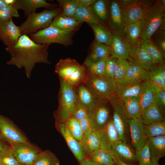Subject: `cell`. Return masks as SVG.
<instances>
[{
  "label": "cell",
  "mask_w": 165,
  "mask_h": 165,
  "mask_svg": "<svg viewBox=\"0 0 165 165\" xmlns=\"http://www.w3.org/2000/svg\"><path fill=\"white\" fill-rule=\"evenodd\" d=\"M49 46L37 44L28 35H21L14 45L6 48L11 57L6 64L19 69L24 68L27 77L29 78L36 64H51L48 59Z\"/></svg>",
  "instance_id": "6da1fadb"
},
{
  "label": "cell",
  "mask_w": 165,
  "mask_h": 165,
  "mask_svg": "<svg viewBox=\"0 0 165 165\" xmlns=\"http://www.w3.org/2000/svg\"><path fill=\"white\" fill-rule=\"evenodd\" d=\"M55 71L59 78L75 88L85 84L88 76L83 65L70 58L61 59L55 65Z\"/></svg>",
  "instance_id": "7a4b0ae2"
},
{
  "label": "cell",
  "mask_w": 165,
  "mask_h": 165,
  "mask_svg": "<svg viewBox=\"0 0 165 165\" xmlns=\"http://www.w3.org/2000/svg\"><path fill=\"white\" fill-rule=\"evenodd\" d=\"M60 88L58 94V106L54 114L57 123H64L70 117L77 103L75 88L59 78Z\"/></svg>",
  "instance_id": "3957f363"
},
{
  "label": "cell",
  "mask_w": 165,
  "mask_h": 165,
  "mask_svg": "<svg viewBox=\"0 0 165 165\" xmlns=\"http://www.w3.org/2000/svg\"><path fill=\"white\" fill-rule=\"evenodd\" d=\"M60 13L59 7L46 9L27 16L26 20L19 26L21 35L33 34L48 28L54 17Z\"/></svg>",
  "instance_id": "277c9868"
},
{
  "label": "cell",
  "mask_w": 165,
  "mask_h": 165,
  "mask_svg": "<svg viewBox=\"0 0 165 165\" xmlns=\"http://www.w3.org/2000/svg\"><path fill=\"white\" fill-rule=\"evenodd\" d=\"M165 11L156 2L152 4L147 9L140 21L141 28L140 38L149 40L159 30L163 18Z\"/></svg>",
  "instance_id": "5b68a950"
},
{
  "label": "cell",
  "mask_w": 165,
  "mask_h": 165,
  "mask_svg": "<svg viewBox=\"0 0 165 165\" xmlns=\"http://www.w3.org/2000/svg\"><path fill=\"white\" fill-rule=\"evenodd\" d=\"M74 32L63 30L51 26L36 33L29 35L30 38L38 44L57 43L68 46L73 43Z\"/></svg>",
  "instance_id": "8992f818"
},
{
  "label": "cell",
  "mask_w": 165,
  "mask_h": 165,
  "mask_svg": "<svg viewBox=\"0 0 165 165\" xmlns=\"http://www.w3.org/2000/svg\"><path fill=\"white\" fill-rule=\"evenodd\" d=\"M85 84L98 101H108L117 89L115 81L105 76L88 75Z\"/></svg>",
  "instance_id": "52a82bcc"
},
{
  "label": "cell",
  "mask_w": 165,
  "mask_h": 165,
  "mask_svg": "<svg viewBox=\"0 0 165 165\" xmlns=\"http://www.w3.org/2000/svg\"><path fill=\"white\" fill-rule=\"evenodd\" d=\"M118 1L125 25L140 22L147 9L152 4L150 1L147 0H121Z\"/></svg>",
  "instance_id": "ba28073f"
},
{
  "label": "cell",
  "mask_w": 165,
  "mask_h": 165,
  "mask_svg": "<svg viewBox=\"0 0 165 165\" xmlns=\"http://www.w3.org/2000/svg\"><path fill=\"white\" fill-rule=\"evenodd\" d=\"M112 106L113 113L112 119L118 134L119 140L126 142V126L127 121L130 119L126 109L123 101L114 95L108 100Z\"/></svg>",
  "instance_id": "9c48e42d"
},
{
  "label": "cell",
  "mask_w": 165,
  "mask_h": 165,
  "mask_svg": "<svg viewBox=\"0 0 165 165\" xmlns=\"http://www.w3.org/2000/svg\"><path fill=\"white\" fill-rule=\"evenodd\" d=\"M0 138L10 146L19 143L30 142L10 119L0 114Z\"/></svg>",
  "instance_id": "30bf717a"
},
{
  "label": "cell",
  "mask_w": 165,
  "mask_h": 165,
  "mask_svg": "<svg viewBox=\"0 0 165 165\" xmlns=\"http://www.w3.org/2000/svg\"><path fill=\"white\" fill-rule=\"evenodd\" d=\"M10 147L19 163L25 165H31L42 151L30 142L16 143L10 146Z\"/></svg>",
  "instance_id": "8fae6325"
},
{
  "label": "cell",
  "mask_w": 165,
  "mask_h": 165,
  "mask_svg": "<svg viewBox=\"0 0 165 165\" xmlns=\"http://www.w3.org/2000/svg\"><path fill=\"white\" fill-rule=\"evenodd\" d=\"M130 46L122 32L112 31L110 44L108 46L110 56L118 59L128 60Z\"/></svg>",
  "instance_id": "7c38bea8"
},
{
  "label": "cell",
  "mask_w": 165,
  "mask_h": 165,
  "mask_svg": "<svg viewBox=\"0 0 165 165\" xmlns=\"http://www.w3.org/2000/svg\"><path fill=\"white\" fill-rule=\"evenodd\" d=\"M108 101H97L94 108L90 111L89 117L92 128L95 130L103 127L109 120L110 111Z\"/></svg>",
  "instance_id": "4fadbf2b"
},
{
  "label": "cell",
  "mask_w": 165,
  "mask_h": 165,
  "mask_svg": "<svg viewBox=\"0 0 165 165\" xmlns=\"http://www.w3.org/2000/svg\"><path fill=\"white\" fill-rule=\"evenodd\" d=\"M96 132L100 148L111 151L113 145L119 140L118 134L112 119H109L103 127L96 130Z\"/></svg>",
  "instance_id": "5bb4252c"
},
{
  "label": "cell",
  "mask_w": 165,
  "mask_h": 165,
  "mask_svg": "<svg viewBox=\"0 0 165 165\" xmlns=\"http://www.w3.org/2000/svg\"><path fill=\"white\" fill-rule=\"evenodd\" d=\"M128 61L149 72L153 70L157 65L155 64L148 53L141 46L139 42L135 45L131 46Z\"/></svg>",
  "instance_id": "9a60e30c"
},
{
  "label": "cell",
  "mask_w": 165,
  "mask_h": 165,
  "mask_svg": "<svg viewBox=\"0 0 165 165\" xmlns=\"http://www.w3.org/2000/svg\"><path fill=\"white\" fill-rule=\"evenodd\" d=\"M21 36L19 26L15 24L12 18L6 22L0 23V39L7 47L14 45Z\"/></svg>",
  "instance_id": "2e32d148"
},
{
  "label": "cell",
  "mask_w": 165,
  "mask_h": 165,
  "mask_svg": "<svg viewBox=\"0 0 165 165\" xmlns=\"http://www.w3.org/2000/svg\"><path fill=\"white\" fill-rule=\"evenodd\" d=\"M58 129L64 137L69 148L80 163L86 159V154L80 142L70 133L63 123H57Z\"/></svg>",
  "instance_id": "e0dca14e"
},
{
  "label": "cell",
  "mask_w": 165,
  "mask_h": 165,
  "mask_svg": "<svg viewBox=\"0 0 165 165\" xmlns=\"http://www.w3.org/2000/svg\"><path fill=\"white\" fill-rule=\"evenodd\" d=\"M127 124L130 127L132 144L137 150L143 146L147 140L142 119H130L127 121Z\"/></svg>",
  "instance_id": "ac0fdd59"
},
{
  "label": "cell",
  "mask_w": 165,
  "mask_h": 165,
  "mask_svg": "<svg viewBox=\"0 0 165 165\" xmlns=\"http://www.w3.org/2000/svg\"><path fill=\"white\" fill-rule=\"evenodd\" d=\"M143 82H130L123 80L119 81L116 82L117 89L115 95L122 100L128 98L138 97L142 89Z\"/></svg>",
  "instance_id": "d6986e66"
},
{
  "label": "cell",
  "mask_w": 165,
  "mask_h": 165,
  "mask_svg": "<svg viewBox=\"0 0 165 165\" xmlns=\"http://www.w3.org/2000/svg\"><path fill=\"white\" fill-rule=\"evenodd\" d=\"M108 20L112 31L122 32L125 26L118 1H112L109 3Z\"/></svg>",
  "instance_id": "ffe728a7"
},
{
  "label": "cell",
  "mask_w": 165,
  "mask_h": 165,
  "mask_svg": "<svg viewBox=\"0 0 165 165\" xmlns=\"http://www.w3.org/2000/svg\"><path fill=\"white\" fill-rule=\"evenodd\" d=\"M147 143L149 150L152 164H159V160L165 155V135L148 138Z\"/></svg>",
  "instance_id": "44dd1931"
},
{
  "label": "cell",
  "mask_w": 165,
  "mask_h": 165,
  "mask_svg": "<svg viewBox=\"0 0 165 165\" xmlns=\"http://www.w3.org/2000/svg\"><path fill=\"white\" fill-rule=\"evenodd\" d=\"M56 6L54 4L48 3L44 0H16L14 4L16 9L17 10H23L26 16L36 13L38 8L42 7L52 8Z\"/></svg>",
  "instance_id": "7402d4cb"
},
{
  "label": "cell",
  "mask_w": 165,
  "mask_h": 165,
  "mask_svg": "<svg viewBox=\"0 0 165 165\" xmlns=\"http://www.w3.org/2000/svg\"><path fill=\"white\" fill-rule=\"evenodd\" d=\"M111 151L114 155L125 163L138 161L135 153L127 143L122 140H118L112 146Z\"/></svg>",
  "instance_id": "603a6c76"
},
{
  "label": "cell",
  "mask_w": 165,
  "mask_h": 165,
  "mask_svg": "<svg viewBox=\"0 0 165 165\" xmlns=\"http://www.w3.org/2000/svg\"><path fill=\"white\" fill-rule=\"evenodd\" d=\"M83 23L60 13L54 17L50 26L61 30L74 32L79 28Z\"/></svg>",
  "instance_id": "cb8c5ba5"
},
{
  "label": "cell",
  "mask_w": 165,
  "mask_h": 165,
  "mask_svg": "<svg viewBox=\"0 0 165 165\" xmlns=\"http://www.w3.org/2000/svg\"><path fill=\"white\" fill-rule=\"evenodd\" d=\"M160 90L151 81L148 80L143 82L138 98L142 111L154 103L155 95Z\"/></svg>",
  "instance_id": "d4e9b609"
},
{
  "label": "cell",
  "mask_w": 165,
  "mask_h": 165,
  "mask_svg": "<svg viewBox=\"0 0 165 165\" xmlns=\"http://www.w3.org/2000/svg\"><path fill=\"white\" fill-rule=\"evenodd\" d=\"M78 103L89 111L95 106L97 100L84 83L75 88Z\"/></svg>",
  "instance_id": "484cf974"
},
{
  "label": "cell",
  "mask_w": 165,
  "mask_h": 165,
  "mask_svg": "<svg viewBox=\"0 0 165 165\" xmlns=\"http://www.w3.org/2000/svg\"><path fill=\"white\" fill-rule=\"evenodd\" d=\"M129 62V66L126 74L121 80L130 82H141L148 80V71L130 61Z\"/></svg>",
  "instance_id": "4316f807"
},
{
  "label": "cell",
  "mask_w": 165,
  "mask_h": 165,
  "mask_svg": "<svg viewBox=\"0 0 165 165\" xmlns=\"http://www.w3.org/2000/svg\"><path fill=\"white\" fill-rule=\"evenodd\" d=\"M163 112L155 102L145 108L142 112L141 119L144 125L164 121Z\"/></svg>",
  "instance_id": "83f0119b"
},
{
  "label": "cell",
  "mask_w": 165,
  "mask_h": 165,
  "mask_svg": "<svg viewBox=\"0 0 165 165\" xmlns=\"http://www.w3.org/2000/svg\"><path fill=\"white\" fill-rule=\"evenodd\" d=\"M109 56L108 46L95 41L92 46L83 65L86 68L93 62Z\"/></svg>",
  "instance_id": "f1b7e54d"
},
{
  "label": "cell",
  "mask_w": 165,
  "mask_h": 165,
  "mask_svg": "<svg viewBox=\"0 0 165 165\" xmlns=\"http://www.w3.org/2000/svg\"><path fill=\"white\" fill-rule=\"evenodd\" d=\"M80 142L86 155L100 148L96 130L92 128L83 134Z\"/></svg>",
  "instance_id": "f546056e"
},
{
  "label": "cell",
  "mask_w": 165,
  "mask_h": 165,
  "mask_svg": "<svg viewBox=\"0 0 165 165\" xmlns=\"http://www.w3.org/2000/svg\"><path fill=\"white\" fill-rule=\"evenodd\" d=\"M114 157L111 151L100 148L87 155L86 159L103 165H116Z\"/></svg>",
  "instance_id": "4dcf8cb0"
},
{
  "label": "cell",
  "mask_w": 165,
  "mask_h": 165,
  "mask_svg": "<svg viewBox=\"0 0 165 165\" xmlns=\"http://www.w3.org/2000/svg\"><path fill=\"white\" fill-rule=\"evenodd\" d=\"M122 33L130 46L136 45L141 38L140 22L126 25L123 30Z\"/></svg>",
  "instance_id": "1f68e13d"
},
{
  "label": "cell",
  "mask_w": 165,
  "mask_h": 165,
  "mask_svg": "<svg viewBox=\"0 0 165 165\" xmlns=\"http://www.w3.org/2000/svg\"><path fill=\"white\" fill-rule=\"evenodd\" d=\"M139 42L141 47L149 55L155 64H164V59L152 40H144L140 38Z\"/></svg>",
  "instance_id": "d6a6232c"
},
{
  "label": "cell",
  "mask_w": 165,
  "mask_h": 165,
  "mask_svg": "<svg viewBox=\"0 0 165 165\" xmlns=\"http://www.w3.org/2000/svg\"><path fill=\"white\" fill-rule=\"evenodd\" d=\"M72 17L80 22L102 25V23L94 14L90 7L78 6L75 14Z\"/></svg>",
  "instance_id": "836d02e7"
},
{
  "label": "cell",
  "mask_w": 165,
  "mask_h": 165,
  "mask_svg": "<svg viewBox=\"0 0 165 165\" xmlns=\"http://www.w3.org/2000/svg\"><path fill=\"white\" fill-rule=\"evenodd\" d=\"M123 101L131 119L137 120L141 118L142 110L138 97L128 98Z\"/></svg>",
  "instance_id": "e575fe53"
},
{
  "label": "cell",
  "mask_w": 165,
  "mask_h": 165,
  "mask_svg": "<svg viewBox=\"0 0 165 165\" xmlns=\"http://www.w3.org/2000/svg\"><path fill=\"white\" fill-rule=\"evenodd\" d=\"M93 30L96 42L108 46L110 42L112 31L103 25L88 24Z\"/></svg>",
  "instance_id": "d590c367"
},
{
  "label": "cell",
  "mask_w": 165,
  "mask_h": 165,
  "mask_svg": "<svg viewBox=\"0 0 165 165\" xmlns=\"http://www.w3.org/2000/svg\"><path fill=\"white\" fill-rule=\"evenodd\" d=\"M108 1L104 0H96L90 6L92 13L101 23H105L108 18L109 3Z\"/></svg>",
  "instance_id": "8d00e7d4"
},
{
  "label": "cell",
  "mask_w": 165,
  "mask_h": 165,
  "mask_svg": "<svg viewBox=\"0 0 165 165\" xmlns=\"http://www.w3.org/2000/svg\"><path fill=\"white\" fill-rule=\"evenodd\" d=\"M60 161L51 151H41L37 156L31 165H60Z\"/></svg>",
  "instance_id": "74e56055"
},
{
  "label": "cell",
  "mask_w": 165,
  "mask_h": 165,
  "mask_svg": "<svg viewBox=\"0 0 165 165\" xmlns=\"http://www.w3.org/2000/svg\"><path fill=\"white\" fill-rule=\"evenodd\" d=\"M109 56L96 61L86 68L88 75L95 77L105 76L106 63Z\"/></svg>",
  "instance_id": "f35d334b"
},
{
  "label": "cell",
  "mask_w": 165,
  "mask_h": 165,
  "mask_svg": "<svg viewBox=\"0 0 165 165\" xmlns=\"http://www.w3.org/2000/svg\"><path fill=\"white\" fill-rule=\"evenodd\" d=\"M144 128L147 138L165 135L164 121L153 123L148 125H144Z\"/></svg>",
  "instance_id": "ab89813d"
},
{
  "label": "cell",
  "mask_w": 165,
  "mask_h": 165,
  "mask_svg": "<svg viewBox=\"0 0 165 165\" xmlns=\"http://www.w3.org/2000/svg\"><path fill=\"white\" fill-rule=\"evenodd\" d=\"M64 123L71 135L80 142L82 139L83 134L81 129L79 121L71 116Z\"/></svg>",
  "instance_id": "60d3db41"
},
{
  "label": "cell",
  "mask_w": 165,
  "mask_h": 165,
  "mask_svg": "<svg viewBox=\"0 0 165 165\" xmlns=\"http://www.w3.org/2000/svg\"><path fill=\"white\" fill-rule=\"evenodd\" d=\"M61 13L72 17L74 15L78 6L76 0H57Z\"/></svg>",
  "instance_id": "b9f144b4"
},
{
  "label": "cell",
  "mask_w": 165,
  "mask_h": 165,
  "mask_svg": "<svg viewBox=\"0 0 165 165\" xmlns=\"http://www.w3.org/2000/svg\"><path fill=\"white\" fill-rule=\"evenodd\" d=\"M139 165H151L150 155L148 145L146 143L136 150L135 153Z\"/></svg>",
  "instance_id": "7bdbcfd3"
},
{
  "label": "cell",
  "mask_w": 165,
  "mask_h": 165,
  "mask_svg": "<svg viewBox=\"0 0 165 165\" xmlns=\"http://www.w3.org/2000/svg\"><path fill=\"white\" fill-rule=\"evenodd\" d=\"M129 66V62L128 60L125 59H118L114 78L116 82L124 78Z\"/></svg>",
  "instance_id": "ee69618b"
},
{
  "label": "cell",
  "mask_w": 165,
  "mask_h": 165,
  "mask_svg": "<svg viewBox=\"0 0 165 165\" xmlns=\"http://www.w3.org/2000/svg\"><path fill=\"white\" fill-rule=\"evenodd\" d=\"M0 164L2 165H19L20 164L14 156L10 146L0 152Z\"/></svg>",
  "instance_id": "f6af8a7d"
},
{
  "label": "cell",
  "mask_w": 165,
  "mask_h": 165,
  "mask_svg": "<svg viewBox=\"0 0 165 165\" xmlns=\"http://www.w3.org/2000/svg\"><path fill=\"white\" fill-rule=\"evenodd\" d=\"M18 10L14 5H11L0 9V23L8 21L12 17H19Z\"/></svg>",
  "instance_id": "bcb514c9"
},
{
  "label": "cell",
  "mask_w": 165,
  "mask_h": 165,
  "mask_svg": "<svg viewBox=\"0 0 165 165\" xmlns=\"http://www.w3.org/2000/svg\"><path fill=\"white\" fill-rule=\"evenodd\" d=\"M154 34H155L154 38L153 40H152L165 59V31L158 30Z\"/></svg>",
  "instance_id": "7dc6e473"
},
{
  "label": "cell",
  "mask_w": 165,
  "mask_h": 165,
  "mask_svg": "<svg viewBox=\"0 0 165 165\" xmlns=\"http://www.w3.org/2000/svg\"><path fill=\"white\" fill-rule=\"evenodd\" d=\"M118 60V59L111 57L110 56L108 58L106 64L105 77L114 79Z\"/></svg>",
  "instance_id": "c3c4849f"
},
{
  "label": "cell",
  "mask_w": 165,
  "mask_h": 165,
  "mask_svg": "<svg viewBox=\"0 0 165 165\" xmlns=\"http://www.w3.org/2000/svg\"><path fill=\"white\" fill-rule=\"evenodd\" d=\"M90 111L77 103L73 110L71 116L79 121L89 116Z\"/></svg>",
  "instance_id": "681fc988"
},
{
  "label": "cell",
  "mask_w": 165,
  "mask_h": 165,
  "mask_svg": "<svg viewBox=\"0 0 165 165\" xmlns=\"http://www.w3.org/2000/svg\"><path fill=\"white\" fill-rule=\"evenodd\" d=\"M148 80L152 82L160 90H165V81L154 71L149 72Z\"/></svg>",
  "instance_id": "f907efd6"
},
{
  "label": "cell",
  "mask_w": 165,
  "mask_h": 165,
  "mask_svg": "<svg viewBox=\"0 0 165 165\" xmlns=\"http://www.w3.org/2000/svg\"><path fill=\"white\" fill-rule=\"evenodd\" d=\"M154 102L159 106L163 112L165 106V90H160L157 92L155 96Z\"/></svg>",
  "instance_id": "816d5d0a"
},
{
  "label": "cell",
  "mask_w": 165,
  "mask_h": 165,
  "mask_svg": "<svg viewBox=\"0 0 165 165\" xmlns=\"http://www.w3.org/2000/svg\"><path fill=\"white\" fill-rule=\"evenodd\" d=\"M81 130L84 134L90 129L92 128L90 119L89 116L79 121Z\"/></svg>",
  "instance_id": "f5cc1de1"
},
{
  "label": "cell",
  "mask_w": 165,
  "mask_h": 165,
  "mask_svg": "<svg viewBox=\"0 0 165 165\" xmlns=\"http://www.w3.org/2000/svg\"><path fill=\"white\" fill-rule=\"evenodd\" d=\"M152 71H154L165 81V66L164 64L157 65L156 68Z\"/></svg>",
  "instance_id": "db71d44e"
},
{
  "label": "cell",
  "mask_w": 165,
  "mask_h": 165,
  "mask_svg": "<svg viewBox=\"0 0 165 165\" xmlns=\"http://www.w3.org/2000/svg\"><path fill=\"white\" fill-rule=\"evenodd\" d=\"M78 6L89 7L92 5L96 0H76Z\"/></svg>",
  "instance_id": "11a10c76"
},
{
  "label": "cell",
  "mask_w": 165,
  "mask_h": 165,
  "mask_svg": "<svg viewBox=\"0 0 165 165\" xmlns=\"http://www.w3.org/2000/svg\"><path fill=\"white\" fill-rule=\"evenodd\" d=\"M16 2V0H0V9L9 5H14Z\"/></svg>",
  "instance_id": "9f6ffc18"
},
{
  "label": "cell",
  "mask_w": 165,
  "mask_h": 165,
  "mask_svg": "<svg viewBox=\"0 0 165 165\" xmlns=\"http://www.w3.org/2000/svg\"><path fill=\"white\" fill-rule=\"evenodd\" d=\"M114 156V160L116 165H133L127 163L122 161L116 156Z\"/></svg>",
  "instance_id": "6f0895ef"
},
{
  "label": "cell",
  "mask_w": 165,
  "mask_h": 165,
  "mask_svg": "<svg viewBox=\"0 0 165 165\" xmlns=\"http://www.w3.org/2000/svg\"><path fill=\"white\" fill-rule=\"evenodd\" d=\"M9 146L6 144L5 142L0 138V152L7 148Z\"/></svg>",
  "instance_id": "680465c9"
},
{
  "label": "cell",
  "mask_w": 165,
  "mask_h": 165,
  "mask_svg": "<svg viewBox=\"0 0 165 165\" xmlns=\"http://www.w3.org/2000/svg\"><path fill=\"white\" fill-rule=\"evenodd\" d=\"M156 2L158 5L163 10L165 11V0H160L156 1Z\"/></svg>",
  "instance_id": "91938a15"
},
{
  "label": "cell",
  "mask_w": 165,
  "mask_h": 165,
  "mask_svg": "<svg viewBox=\"0 0 165 165\" xmlns=\"http://www.w3.org/2000/svg\"><path fill=\"white\" fill-rule=\"evenodd\" d=\"M86 160L87 165H103L99 163L90 161L88 159H86Z\"/></svg>",
  "instance_id": "94428289"
},
{
  "label": "cell",
  "mask_w": 165,
  "mask_h": 165,
  "mask_svg": "<svg viewBox=\"0 0 165 165\" xmlns=\"http://www.w3.org/2000/svg\"><path fill=\"white\" fill-rule=\"evenodd\" d=\"M86 159L84 160L80 163V165H87Z\"/></svg>",
  "instance_id": "6125c7cd"
},
{
  "label": "cell",
  "mask_w": 165,
  "mask_h": 165,
  "mask_svg": "<svg viewBox=\"0 0 165 165\" xmlns=\"http://www.w3.org/2000/svg\"><path fill=\"white\" fill-rule=\"evenodd\" d=\"M19 165H24V164H20Z\"/></svg>",
  "instance_id": "be15d7a7"
},
{
  "label": "cell",
  "mask_w": 165,
  "mask_h": 165,
  "mask_svg": "<svg viewBox=\"0 0 165 165\" xmlns=\"http://www.w3.org/2000/svg\"><path fill=\"white\" fill-rule=\"evenodd\" d=\"M151 165H152V164ZM159 165V164H157V165Z\"/></svg>",
  "instance_id": "e7e4bbea"
},
{
  "label": "cell",
  "mask_w": 165,
  "mask_h": 165,
  "mask_svg": "<svg viewBox=\"0 0 165 165\" xmlns=\"http://www.w3.org/2000/svg\"><path fill=\"white\" fill-rule=\"evenodd\" d=\"M0 165H2V164H0Z\"/></svg>",
  "instance_id": "03108f58"
}]
</instances>
